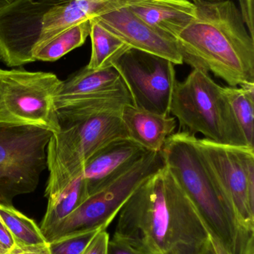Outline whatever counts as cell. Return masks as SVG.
Masks as SVG:
<instances>
[{
  "mask_svg": "<svg viewBox=\"0 0 254 254\" xmlns=\"http://www.w3.org/2000/svg\"><path fill=\"white\" fill-rule=\"evenodd\" d=\"M113 238L146 254H201L210 232L164 165L124 204Z\"/></svg>",
  "mask_w": 254,
  "mask_h": 254,
  "instance_id": "6da1fadb",
  "label": "cell"
},
{
  "mask_svg": "<svg viewBox=\"0 0 254 254\" xmlns=\"http://www.w3.org/2000/svg\"><path fill=\"white\" fill-rule=\"evenodd\" d=\"M128 104L132 100L125 86L56 105L59 129L52 133L46 149V198L61 192L80 175L95 152L113 140L128 138L122 119V108Z\"/></svg>",
  "mask_w": 254,
  "mask_h": 254,
  "instance_id": "7a4b0ae2",
  "label": "cell"
},
{
  "mask_svg": "<svg viewBox=\"0 0 254 254\" xmlns=\"http://www.w3.org/2000/svg\"><path fill=\"white\" fill-rule=\"evenodd\" d=\"M176 38L183 61L223 80L228 86L254 85V38L232 0L201 2Z\"/></svg>",
  "mask_w": 254,
  "mask_h": 254,
  "instance_id": "3957f363",
  "label": "cell"
},
{
  "mask_svg": "<svg viewBox=\"0 0 254 254\" xmlns=\"http://www.w3.org/2000/svg\"><path fill=\"white\" fill-rule=\"evenodd\" d=\"M164 164L228 254H254V232L239 222L234 207L196 144L184 131L173 133L161 150Z\"/></svg>",
  "mask_w": 254,
  "mask_h": 254,
  "instance_id": "277c9868",
  "label": "cell"
},
{
  "mask_svg": "<svg viewBox=\"0 0 254 254\" xmlns=\"http://www.w3.org/2000/svg\"><path fill=\"white\" fill-rule=\"evenodd\" d=\"M170 114L183 131L192 135L201 133L204 138L221 144L249 146L224 86L203 68H193L183 82L177 80Z\"/></svg>",
  "mask_w": 254,
  "mask_h": 254,
  "instance_id": "5b68a950",
  "label": "cell"
},
{
  "mask_svg": "<svg viewBox=\"0 0 254 254\" xmlns=\"http://www.w3.org/2000/svg\"><path fill=\"white\" fill-rule=\"evenodd\" d=\"M161 152L147 151L131 167L98 188L70 216L44 234L47 243L94 230H106L133 192L164 167Z\"/></svg>",
  "mask_w": 254,
  "mask_h": 254,
  "instance_id": "8992f818",
  "label": "cell"
},
{
  "mask_svg": "<svg viewBox=\"0 0 254 254\" xmlns=\"http://www.w3.org/2000/svg\"><path fill=\"white\" fill-rule=\"evenodd\" d=\"M61 84L53 73L0 68V125L58 132L55 98Z\"/></svg>",
  "mask_w": 254,
  "mask_h": 254,
  "instance_id": "52a82bcc",
  "label": "cell"
},
{
  "mask_svg": "<svg viewBox=\"0 0 254 254\" xmlns=\"http://www.w3.org/2000/svg\"><path fill=\"white\" fill-rule=\"evenodd\" d=\"M52 135L40 127L0 125V204L12 205L18 195L37 189Z\"/></svg>",
  "mask_w": 254,
  "mask_h": 254,
  "instance_id": "ba28073f",
  "label": "cell"
},
{
  "mask_svg": "<svg viewBox=\"0 0 254 254\" xmlns=\"http://www.w3.org/2000/svg\"><path fill=\"white\" fill-rule=\"evenodd\" d=\"M111 65L120 74L133 105L156 114L169 116L177 82L172 62L130 48Z\"/></svg>",
  "mask_w": 254,
  "mask_h": 254,
  "instance_id": "9c48e42d",
  "label": "cell"
},
{
  "mask_svg": "<svg viewBox=\"0 0 254 254\" xmlns=\"http://www.w3.org/2000/svg\"><path fill=\"white\" fill-rule=\"evenodd\" d=\"M196 144L234 207L239 222L254 232V148L198 137Z\"/></svg>",
  "mask_w": 254,
  "mask_h": 254,
  "instance_id": "30bf717a",
  "label": "cell"
},
{
  "mask_svg": "<svg viewBox=\"0 0 254 254\" xmlns=\"http://www.w3.org/2000/svg\"><path fill=\"white\" fill-rule=\"evenodd\" d=\"M61 0H16L0 10V61L8 67L35 62L45 13Z\"/></svg>",
  "mask_w": 254,
  "mask_h": 254,
  "instance_id": "8fae6325",
  "label": "cell"
},
{
  "mask_svg": "<svg viewBox=\"0 0 254 254\" xmlns=\"http://www.w3.org/2000/svg\"><path fill=\"white\" fill-rule=\"evenodd\" d=\"M131 49L162 57L174 65L184 64L174 37L154 28L125 7L93 18Z\"/></svg>",
  "mask_w": 254,
  "mask_h": 254,
  "instance_id": "7c38bea8",
  "label": "cell"
},
{
  "mask_svg": "<svg viewBox=\"0 0 254 254\" xmlns=\"http://www.w3.org/2000/svg\"><path fill=\"white\" fill-rule=\"evenodd\" d=\"M139 1L140 0H61L45 13L41 40L35 51L77 24L122 7H129Z\"/></svg>",
  "mask_w": 254,
  "mask_h": 254,
  "instance_id": "4fadbf2b",
  "label": "cell"
},
{
  "mask_svg": "<svg viewBox=\"0 0 254 254\" xmlns=\"http://www.w3.org/2000/svg\"><path fill=\"white\" fill-rule=\"evenodd\" d=\"M147 151L131 139L120 138L95 152L82 171L89 195L131 167Z\"/></svg>",
  "mask_w": 254,
  "mask_h": 254,
  "instance_id": "5bb4252c",
  "label": "cell"
},
{
  "mask_svg": "<svg viewBox=\"0 0 254 254\" xmlns=\"http://www.w3.org/2000/svg\"><path fill=\"white\" fill-rule=\"evenodd\" d=\"M128 7L148 25L175 39L196 14V5L188 0H140Z\"/></svg>",
  "mask_w": 254,
  "mask_h": 254,
  "instance_id": "9a60e30c",
  "label": "cell"
},
{
  "mask_svg": "<svg viewBox=\"0 0 254 254\" xmlns=\"http://www.w3.org/2000/svg\"><path fill=\"white\" fill-rule=\"evenodd\" d=\"M122 119L128 138L152 152H161L176 128L175 118L156 114L132 104L124 106Z\"/></svg>",
  "mask_w": 254,
  "mask_h": 254,
  "instance_id": "2e32d148",
  "label": "cell"
},
{
  "mask_svg": "<svg viewBox=\"0 0 254 254\" xmlns=\"http://www.w3.org/2000/svg\"><path fill=\"white\" fill-rule=\"evenodd\" d=\"M125 86L120 74L113 66L96 70L85 66L62 81L55 98V106L78 98L108 93Z\"/></svg>",
  "mask_w": 254,
  "mask_h": 254,
  "instance_id": "e0dca14e",
  "label": "cell"
},
{
  "mask_svg": "<svg viewBox=\"0 0 254 254\" xmlns=\"http://www.w3.org/2000/svg\"><path fill=\"white\" fill-rule=\"evenodd\" d=\"M88 196L86 182L81 173L61 192L49 197L47 209L40 227L43 235L70 216Z\"/></svg>",
  "mask_w": 254,
  "mask_h": 254,
  "instance_id": "ac0fdd59",
  "label": "cell"
},
{
  "mask_svg": "<svg viewBox=\"0 0 254 254\" xmlns=\"http://www.w3.org/2000/svg\"><path fill=\"white\" fill-rule=\"evenodd\" d=\"M90 22L89 36L92 43V52L89 64L86 66L94 70L112 66V62L130 47L96 21L90 19Z\"/></svg>",
  "mask_w": 254,
  "mask_h": 254,
  "instance_id": "d6986e66",
  "label": "cell"
},
{
  "mask_svg": "<svg viewBox=\"0 0 254 254\" xmlns=\"http://www.w3.org/2000/svg\"><path fill=\"white\" fill-rule=\"evenodd\" d=\"M90 20L77 24L61 32L34 52L35 61L54 62L82 46L90 31Z\"/></svg>",
  "mask_w": 254,
  "mask_h": 254,
  "instance_id": "ffe728a7",
  "label": "cell"
},
{
  "mask_svg": "<svg viewBox=\"0 0 254 254\" xmlns=\"http://www.w3.org/2000/svg\"><path fill=\"white\" fill-rule=\"evenodd\" d=\"M0 221L5 225L18 246L48 244L37 224L13 205L0 204Z\"/></svg>",
  "mask_w": 254,
  "mask_h": 254,
  "instance_id": "44dd1931",
  "label": "cell"
},
{
  "mask_svg": "<svg viewBox=\"0 0 254 254\" xmlns=\"http://www.w3.org/2000/svg\"><path fill=\"white\" fill-rule=\"evenodd\" d=\"M224 89L248 144L254 147V85Z\"/></svg>",
  "mask_w": 254,
  "mask_h": 254,
  "instance_id": "7402d4cb",
  "label": "cell"
},
{
  "mask_svg": "<svg viewBox=\"0 0 254 254\" xmlns=\"http://www.w3.org/2000/svg\"><path fill=\"white\" fill-rule=\"evenodd\" d=\"M101 229L94 230L77 235L70 236L48 243L50 254H82L97 233Z\"/></svg>",
  "mask_w": 254,
  "mask_h": 254,
  "instance_id": "603a6c76",
  "label": "cell"
},
{
  "mask_svg": "<svg viewBox=\"0 0 254 254\" xmlns=\"http://www.w3.org/2000/svg\"><path fill=\"white\" fill-rule=\"evenodd\" d=\"M110 236L106 230H101L89 243L82 254H107Z\"/></svg>",
  "mask_w": 254,
  "mask_h": 254,
  "instance_id": "cb8c5ba5",
  "label": "cell"
},
{
  "mask_svg": "<svg viewBox=\"0 0 254 254\" xmlns=\"http://www.w3.org/2000/svg\"><path fill=\"white\" fill-rule=\"evenodd\" d=\"M239 2L240 5V11L243 21L251 36L254 38V0H239Z\"/></svg>",
  "mask_w": 254,
  "mask_h": 254,
  "instance_id": "d4e9b609",
  "label": "cell"
},
{
  "mask_svg": "<svg viewBox=\"0 0 254 254\" xmlns=\"http://www.w3.org/2000/svg\"><path fill=\"white\" fill-rule=\"evenodd\" d=\"M107 254H146L120 240H110L107 248Z\"/></svg>",
  "mask_w": 254,
  "mask_h": 254,
  "instance_id": "484cf974",
  "label": "cell"
},
{
  "mask_svg": "<svg viewBox=\"0 0 254 254\" xmlns=\"http://www.w3.org/2000/svg\"><path fill=\"white\" fill-rule=\"evenodd\" d=\"M5 254H50L48 244L40 246H15Z\"/></svg>",
  "mask_w": 254,
  "mask_h": 254,
  "instance_id": "4316f807",
  "label": "cell"
},
{
  "mask_svg": "<svg viewBox=\"0 0 254 254\" xmlns=\"http://www.w3.org/2000/svg\"><path fill=\"white\" fill-rule=\"evenodd\" d=\"M16 246L14 239L5 225L0 221V248L9 252Z\"/></svg>",
  "mask_w": 254,
  "mask_h": 254,
  "instance_id": "83f0119b",
  "label": "cell"
},
{
  "mask_svg": "<svg viewBox=\"0 0 254 254\" xmlns=\"http://www.w3.org/2000/svg\"><path fill=\"white\" fill-rule=\"evenodd\" d=\"M210 240H211L212 244H213V247H214L216 254H228V253L225 252L224 248L221 246L220 243H219V242L217 241V240H216V239H215L211 234H210Z\"/></svg>",
  "mask_w": 254,
  "mask_h": 254,
  "instance_id": "f1b7e54d",
  "label": "cell"
},
{
  "mask_svg": "<svg viewBox=\"0 0 254 254\" xmlns=\"http://www.w3.org/2000/svg\"><path fill=\"white\" fill-rule=\"evenodd\" d=\"M201 254H216V251H215L213 244H212L210 239V241L207 243V246H205V248H204V250H203Z\"/></svg>",
  "mask_w": 254,
  "mask_h": 254,
  "instance_id": "f546056e",
  "label": "cell"
},
{
  "mask_svg": "<svg viewBox=\"0 0 254 254\" xmlns=\"http://www.w3.org/2000/svg\"><path fill=\"white\" fill-rule=\"evenodd\" d=\"M16 0H0V10L10 5L12 3L14 2Z\"/></svg>",
  "mask_w": 254,
  "mask_h": 254,
  "instance_id": "4dcf8cb0",
  "label": "cell"
},
{
  "mask_svg": "<svg viewBox=\"0 0 254 254\" xmlns=\"http://www.w3.org/2000/svg\"><path fill=\"white\" fill-rule=\"evenodd\" d=\"M188 1H192L194 4H198L201 2H213V1H221V0H188Z\"/></svg>",
  "mask_w": 254,
  "mask_h": 254,
  "instance_id": "1f68e13d",
  "label": "cell"
},
{
  "mask_svg": "<svg viewBox=\"0 0 254 254\" xmlns=\"http://www.w3.org/2000/svg\"><path fill=\"white\" fill-rule=\"evenodd\" d=\"M7 252V251L4 250V249L0 248V254H5Z\"/></svg>",
  "mask_w": 254,
  "mask_h": 254,
  "instance_id": "d6a6232c",
  "label": "cell"
}]
</instances>
